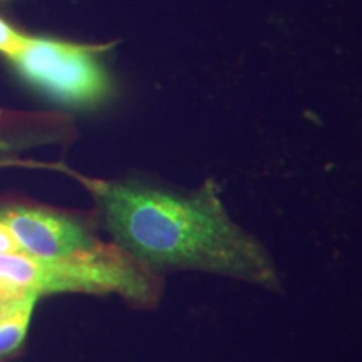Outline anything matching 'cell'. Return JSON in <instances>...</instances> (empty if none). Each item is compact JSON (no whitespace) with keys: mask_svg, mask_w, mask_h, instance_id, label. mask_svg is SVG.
<instances>
[{"mask_svg":"<svg viewBox=\"0 0 362 362\" xmlns=\"http://www.w3.org/2000/svg\"><path fill=\"white\" fill-rule=\"evenodd\" d=\"M78 178L96 198L116 245L156 275L198 272L282 291L274 257L232 218L214 178L197 188L134 178Z\"/></svg>","mask_w":362,"mask_h":362,"instance_id":"cell-1","label":"cell"},{"mask_svg":"<svg viewBox=\"0 0 362 362\" xmlns=\"http://www.w3.org/2000/svg\"><path fill=\"white\" fill-rule=\"evenodd\" d=\"M0 282L39 297L49 293H116L141 309L161 302L165 279L146 269L119 245L99 242L59 259L0 255Z\"/></svg>","mask_w":362,"mask_h":362,"instance_id":"cell-2","label":"cell"},{"mask_svg":"<svg viewBox=\"0 0 362 362\" xmlns=\"http://www.w3.org/2000/svg\"><path fill=\"white\" fill-rule=\"evenodd\" d=\"M111 45L33 37L8 57L19 74L44 96L71 107H96L110 101L115 83L101 56Z\"/></svg>","mask_w":362,"mask_h":362,"instance_id":"cell-3","label":"cell"},{"mask_svg":"<svg viewBox=\"0 0 362 362\" xmlns=\"http://www.w3.org/2000/svg\"><path fill=\"white\" fill-rule=\"evenodd\" d=\"M25 255L59 259L101 242L81 216L37 206L0 208Z\"/></svg>","mask_w":362,"mask_h":362,"instance_id":"cell-4","label":"cell"},{"mask_svg":"<svg viewBox=\"0 0 362 362\" xmlns=\"http://www.w3.org/2000/svg\"><path fill=\"white\" fill-rule=\"evenodd\" d=\"M37 300V293L0 282V357L24 342Z\"/></svg>","mask_w":362,"mask_h":362,"instance_id":"cell-5","label":"cell"},{"mask_svg":"<svg viewBox=\"0 0 362 362\" xmlns=\"http://www.w3.org/2000/svg\"><path fill=\"white\" fill-rule=\"evenodd\" d=\"M30 35H25L16 30L13 27L7 24L6 21L0 19V52L6 54L7 57L16 56L17 52L25 47L29 42Z\"/></svg>","mask_w":362,"mask_h":362,"instance_id":"cell-6","label":"cell"},{"mask_svg":"<svg viewBox=\"0 0 362 362\" xmlns=\"http://www.w3.org/2000/svg\"><path fill=\"white\" fill-rule=\"evenodd\" d=\"M0 255H25L11 225L2 216V211H0Z\"/></svg>","mask_w":362,"mask_h":362,"instance_id":"cell-7","label":"cell"},{"mask_svg":"<svg viewBox=\"0 0 362 362\" xmlns=\"http://www.w3.org/2000/svg\"><path fill=\"white\" fill-rule=\"evenodd\" d=\"M21 115L17 112H8L6 110H0V151L2 149L11 148V141H8V133L13 126H19Z\"/></svg>","mask_w":362,"mask_h":362,"instance_id":"cell-8","label":"cell"}]
</instances>
